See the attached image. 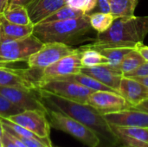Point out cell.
<instances>
[{
  "instance_id": "obj_1",
  "label": "cell",
  "mask_w": 148,
  "mask_h": 147,
  "mask_svg": "<svg viewBox=\"0 0 148 147\" xmlns=\"http://www.w3.org/2000/svg\"><path fill=\"white\" fill-rule=\"evenodd\" d=\"M36 92L46 107L60 111L93 130L104 145L121 146L119 138L113 132L103 114L90 105L68 100L39 88Z\"/></svg>"
},
{
  "instance_id": "obj_2",
  "label": "cell",
  "mask_w": 148,
  "mask_h": 147,
  "mask_svg": "<svg viewBox=\"0 0 148 147\" xmlns=\"http://www.w3.org/2000/svg\"><path fill=\"white\" fill-rule=\"evenodd\" d=\"M148 34V16H123L115 18L111 27L102 33H97L95 41L87 44L93 49L133 48L143 44Z\"/></svg>"
},
{
  "instance_id": "obj_3",
  "label": "cell",
  "mask_w": 148,
  "mask_h": 147,
  "mask_svg": "<svg viewBox=\"0 0 148 147\" xmlns=\"http://www.w3.org/2000/svg\"><path fill=\"white\" fill-rule=\"evenodd\" d=\"M89 23L88 14L64 21L35 24L33 35L42 43L62 42L69 46L84 42H94L96 36Z\"/></svg>"
},
{
  "instance_id": "obj_4",
  "label": "cell",
  "mask_w": 148,
  "mask_h": 147,
  "mask_svg": "<svg viewBox=\"0 0 148 147\" xmlns=\"http://www.w3.org/2000/svg\"><path fill=\"white\" fill-rule=\"evenodd\" d=\"M46 115L50 127L69 134L87 146L98 147L101 145V138L93 130L69 115L49 107Z\"/></svg>"
},
{
  "instance_id": "obj_5",
  "label": "cell",
  "mask_w": 148,
  "mask_h": 147,
  "mask_svg": "<svg viewBox=\"0 0 148 147\" xmlns=\"http://www.w3.org/2000/svg\"><path fill=\"white\" fill-rule=\"evenodd\" d=\"M42 42L33 34L22 39H3L0 37V56L13 62H27Z\"/></svg>"
},
{
  "instance_id": "obj_6",
  "label": "cell",
  "mask_w": 148,
  "mask_h": 147,
  "mask_svg": "<svg viewBox=\"0 0 148 147\" xmlns=\"http://www.w3.org/2000/svg\"><path fill=\"white\" fill-rule=\"evenodd\" d=\"M78 50L73 46L62 42H44L42 47L27 60V66L31 70H42L60 59Z\"/></svg>"
},
{
  "instance_id": "obj_7",
  "label": "cell",
  "mask_w": 148,
  "mask_h": 147,
  "mask_svg": "<svg viewBox=\"0 0 148 147\" xmlns=\"http://www.w3.org/2000/svg\"><path fill=\"white\" fill-rule=\"evenodd\" d=\"M38 88L65 99L85 104H87L89 95L94 92L75 81L57 79L40 81H38Z\"/></svg>"
},
{
  "instance_id": "obj_8",
  "label": "cell",
  "mask_w": 148,
  "mask_h": 147,
  "mask_svg": "<svg viewBox=\"0 0 148 147\" xmlns=\"http://www.w3.org/2000/svg\"><path fill=\"white\" fill-rule=\"evenodd\" d=\"M42 139H50V126L45 112L26 110L7 118Z\"/></svg>"
},
{
  "instance_id": "obj_9",
  "label": "cell",
  "mask_w": 148,
  "mask_h": 147,
  "mask_svg": "<svg viewBox=\"0 0 148 147\" xmlns=\"http://www.w3.org/2000/svg\"><path fill=\"white\" fill-rule=\"evenodd\" d=\"M36 91L37 90L34 91L21 88L0 86V94L23 111L36 110L46 113L47 107L40 100Z\"/></svg>"
},
{
  "instance_id": "obj_10",
  "label": "cell",
  "mask_w": 148,
  "mask_h": 147,
  "mask_svg": "<svg viewBox=\"0 0 148 147\" xmlns=\"http://www.w3.org/2000/svg\"><path fill=\"white\" fill-rule=\"evenodd\" d=\"M82 68L81 63L80 49L71 55L64 56L52 65L41 70V75L39 81L59 79L69 75L81 72Z\"/></svg>"
},
{
  "instance_id": "obj_11",
  "label": "cell",
  "mask_w": 148,
  "mask_h": 147,
  "mask_svg": "<svg viewBox=\"0 0 148 147\" xmlns=\"http://www.w3.org/2000/svg\"><path fill=\"white\" fill-rule=\"evenodd\" d=\"M87 104L95 108L101 114L131 107L127 101L114 91H94L89 95Z\"/></svg>"
},
{
  "instance_id": "obj_12",
  "label": "cell",
  "mask_w": 148,
  "mask_h": 147,
  "mask_svg": "<svg viewBox=\"0 0 148 147\" xmlns=\"http://www.w3.org/2000/svg\"><path fill=\"white\" fill-rule=\"evenodd\" d=\"M0 86L21 88L29 90L38 89V79L29 70L0 67Z\"/></svg>"
},
{
  "instance_id": "obj_13",
  "label": "cell",
  "mask_w": 148,
  "mask_h": 147,
  "mask_svg": "<svg viewBox=\"0 0 148 147\" xmlns=\"http://www.w3.org/2000/svg\"><path fill=\"white\" fill-rule=\"evenodd\" d=\"M109 125L148 128V113L134 107L103 114Z\"/></svg>"
},
{
  "instance_id": "obj_14",
  "label": "cell",
  "mask_w": 148,
  "mask_h": 147,
  "mask_svg": "<svg viewBox=\"0 0 148 147\" xmlns=\"http://www.w3.org/2000/svg\"><path fill=\"white\" fill-rule=\"evenodd\" d=\"M118 93L127 101L131 107L148 99V87L135 78L123 76Z\"/></svg>"
},
{
  "instance_id": "obj_15",
  "label": "cell",
  "mask_w": 148,
  "mask_h": 147,
  "mask_svg": "<svg viewBox=\"0 0 148 147\" xmlns=\"http://www.w3.org/2000/svg\"><path fill=\"white\" fill-rule=\"evenodd\" d=\"M81 72L95 78L117 93L121 80L123 77V75L121 72L108 64H102L91 68H82Z\"/></svg>"
},
{
  "instance_id": "obj_16",
  "label": "cell",
  "mask_w": 148,
  "mask_h": 147,
  "mask_svg": "<svg viewBox=\"0 0 148 147\" xmlns=\"http://www.w3.org/2000/svg\"><path fill=\"white\" fill-rule=\"evenodd\" d=\"M66 4V0H36L26 8L30 20L35 25L40 23Z\"/></svg>"
},
{
  "instance_id": "obj_17",
  "label": "cell",
  "mask_w": 148,
  "mask_h": 147,
  "mask_svg": "<svg viewBox=\"0 0 148 147\" xmlns=\"http://www.w3.org/2000/svg\"><path fill=\"white\" fill-rule=\"evenodd\" d=\"M34 24L20 25L8 21L0 15V37L3 39H22L33 34Z\"/></svg>"
},
{
  "instance_id": "obj_18",
  "label": "cell",
  "mask_w": 148,
  "mask_h": 147,
  "mask_svg": "<svg viewBox=\"0 0 148 147\" xmlns=\"http://www.w3.org/2000/svg\"><path fill=\"white\" fill-rule=\"evenodd\" d=\"M3 16L10 22L20 25H28L33 24L29 16L28 10L25 6L16 4V3H9L8 7L3 13Z\"/></svg>"
},
{
  "instance_id": "obj_19",
  "label": "cell",
  "mask_w": 148,
  "mask_h": 147,
  "mask_svg": "<svg viewBox=\"0 0 148 147\" xmlns=\"http://www.w3.org/2000/svg\"><path fill=\"white\" fill-rule=\"evenodd\" d=\"M54 80H56V79H54ZM57 80H68V81H75V82L91 89L92 91H114L112 88H108V86L98 81L95 78L86 75V74H83L82 72L73 74V75H69L59 78Z\"/></svg>"
},
{
  "instance_id": "obj_20",
  "label": "cell",
  "mask_w": 148,
  "mask_h": 147,
  "mask_svg": "<svg viewBox=\"0 0 148 147\" xmlns=\"http://www.w3.org/2000/svg\"><path fill=\"white\" fill-rule=\"evenodd\" d=\"M79 49L82 68H91L98 65L108 64V60L97 49L88 47L87 45L80 47Z\"/></svg>"
},
{
  "instance_id": "obj_21",
  "label": "cell",
  "mask_w": 148,
  "mask_h": 147,
  "mask_svg": "<svg viewBox=\"0 0 148 147\" xmlns=\"http://www.w3.org/2000/svg\"><path fill=\"white\" fill-rule=\"evenodd\" d=\"M111 14L115 17L134 16L138 0H108Z\"/></svg>"
},
{
  "instance_id": "obj_22",
  "label": "cell",
  "mask_w": 148,
  "mask_h": 147,
  "mask_svg": "<svg viewBox=\"0 0 148 147\" xmlns=\"http://www.w3.org/2000/svg\"><path fill=\"white\" fill-rule=\"evenodd\" d=\"M88 17L90 25L96 33H102L108 30L115 20V17L111 13L100 11L89 13Z\"/></svg>"
},
{
  "instance_id": "obj_23",
  "label": "cell",
  "mask_w": 148,
  "mask_h": 147,
  "mask_svg": "<svg viewBox=\"0 0 148 147\" xmlns=\"http://www.w3.org/2000/svg\"><path fill=\"white\" fill-rule=\"evenodd\" d=\"M145 62L146 61L144 60V58L135 49L131 50L129 53H127L126 55V56L124 57V59L122 60L121 64L116 68L124 76L127 74L134 72V70H136Z\"/></svg>"
},
{
  "instance_id": "obj_24",
  "label": "cell",
  "mask_w": 148,
  "mask_h": 147,
  "mask_svg": "<svg viewBox=\"0 0 148 147\" xmlns=\"http://www.w3.org/2000/svg\"><path fill=\"white\" fill-rule=\"evenodd\" d=\"M111 129L116 135H125L133 139L148 146V128L145 127H127L110 125Z\"/></svg>"
},
{
  "instance_id": "obj_25",
  "label": "cell",
  "mask_w": 148,
  "mask_h": 147,
  "mask_svg": "<svg viewBox=\"0 0 148 147\" xmlns=\"http://www.w3.org/2000/svg\"><path fill=\"white\" fill-rule=\"evenodd\" d=\"M97 49L103 56H105V58L108 60V64L109 66L116 68L121 64L126 55L129 53L131 50L135 49L117 47V48H103V49Z\"/></svg>"
},
{
  "instance_id": "obj_26",
  "label": "cell",
  "mask_w": 148,
  "mask_h": 147,
  "mask_svg": "<svg viewBox=\"0 0 148 147\" xmlns=\"http://www.w3.org/2000/svg\"><path fill=\"white\" fill-rule=\"evenodd\" d=\"M85 15L84 12H82L80 10H76L75 8H72L69 5H64L62 8L58 9L56 11H55L53 14H51L49 16H48L46 19H44L41 23H50V22H58V21H64L68 19L72 18H77L82 16Z\"/></svg>"
},
{
  "instance_id": "obj_27",
  "label": "cell",
  "mask_w": 148,
  "mask_h": 147,
  "mask_svg": "<svg viewBox=\"0 0 148 147\" xmlns=\"http://www.w3.org/2000/svg\"><path fill=\"white\" fill-rule=\"evenodd\" d=\"M23 112V109L16 107L6 97L0 94V117L9 118Z\"/></svg>"
},
{
  "instance_id": "obj_28",
  "label": "cell",
  "mask_w": 148,
  "mask_h": 147,
  "mask_svg": "<svg viewBox=\"0 0 148 147\" xmlns=\"http://www.w3.org/2000/svg\"><path fill=\"white\" fill-rule=\"evenodd\" d=\"M67 5L80 10L85 14H89L95 10L97 0H66Z\"/></svg>"
},
{
  "instance_id": "obj_29",
  "label": "cell",
  "mask_w": 148,
  "mask_h": 147,
  "mask_svg": "<svg viewBox=\"0 0 148 147\" xmlns=\"http://www.w3.org/2000/svg\"><path fill=\"white\" fill-rule=\"evenodd\" d=\"M124 76L132 77V78H143V77H148V62H143L136 70L134 72L127 74Z\"/></svg>"
},
{
  "instance_id": "obj_30",
  "label": "cell",
  "mask_w": 148,
  "mask_h": 147,
  "mask_svg": "<svg viewBox=\"0 0 148 147\" xmlns=\"http://www.w3.org/2000/svg\"><path fill=\"white\" fill-rule=\"evenodd\" d=\"M95 9H97V11L100 12L111 13L108 0H97V5Z\"/></svg>"
},
{
  "instance_id": "obj_31",
  "label": "cell",
  "mask_w": 148,
  "mask_h": 147,
  "mask_svg": "<svg viewBox=\"0 0 148 147\" xmlns=\"http://www.w3.org/2000/svg\"><path fill=\"white\" fill-rule=\"evenodd\" d=\"M2 143H3V147H17L16 145L12 141V139L9 137L8 133L3 130V134L1 139Z\"/></svg>"
},
{
  "instance_id": "obj_32",
  "label": "cell",
  "mask_w": 148,
  "mask_h": 147,
  "mask_svg": "<svg viewBox=\"0 0 148 147\" xmlns=\"http://www.w3.org/2000/svg\"><path fill=\"white\" fill-rule=\"evenodd\" d=\"M136 49L141 55V56L144 58V60L146 62H148V46H145V45L141 44V45L138 46L136 48Z\"/></svg>"
},
{
  "instance_id": "obj_33",
  "label": "cell",
  "mask_w": 148,
  "mask_h": 147,
  "mask_svg": "<svg viewBox=\"0 0 148 147\" xmlns=\"http://www.w3.org/2000/svg\"><path fill=\"white\" fill-rule=\"evenodd\" d=\"M134 108H136L138 110H141V111H144V112H147L148 113V99L141 101L140 103H139L138 105L133 107Z\"/></svg>"
},
{
  "instance_id": "obj_34",
  "label": "cell",
  "mask_w": 148,
  "mask_h": 147,
  "mask_svg": "<svg viewBox=\"0 0 148 147\" xmlns=\"http://www.w3.org/2000/svg\"><path fill=\"white\" fill-rule=\"evenodd\" d=\"M36 0H11L10 3H16V4H20L23 5L25 7L29 6L31 3H33Z\"/></svg>"
},
{
  "instance_id": "obj_35",
  "label": "cell",
  "mask_w": 148,
  "mask_h": 147,
  "mask_svg": "<svg viewBox=\"0 0 148 147\" xmlns=\"http://www.w3.org/2000/svg\"><path fill=\"white\" fill-rule=\"evenodd\" d=\"M13 63H16V62H10V61L6 60V59H4V58L0 56V67H10Z\"/></svg>"
},
{
  "instance_id": "obj_36",
  "label": "cell",
  "mask_w": 148,
  "mask_h": 147,
  "mask_svg": "<svg viewBox=\"0 0 148 147\" xmlns=\"http://www.w3.org/2000/svg\"><path fill=\"white\" fill-rule=\"evenodd\" d=\"M9 5V0H0V15L3 13Z\"/></svg>"
},
{
  "instance_id": "obj_37",
  "label": "cell",
  "mask_w": 148,
  "mask_h": 147,
  "mask_svg": "<svg viewBox=\"0 0 148 147\" xmlns=\"http://www.w3.org/2000/svg\"><path fill=\"white\" fill-rule=\"evenodd\" d=\"M136 80L140 81V82H142L143 84H145L146 86L148 87V77H143V78H135Z\"/></svg>"
},
{
  "instance_id": "obj_38",
  "label": "cell",
  "mask_w": 148,
  "mask_h": 147,
  "mask_svg": "<svg viewBox=\"0 0 148 147\" xmlns=\"http://www.w3.org/2000/svg\"><path fill=\"white\" fill-rule=\"evenodd\" d=\"M3 126L2 122L0 121V139H1L2 137H3Z\"/></svg>"
},
{
  "instance_id": "obj_39",
  "label": "cell",
  "mask_w": 148,
  "mask_h": 147,
  "mask_svg": "<svg viewBox=\"0 0 148 147\" xmlns=\"http://www.w3.org/2000/svg\"><path fill=\"white\" fill-rule=\"evenodd\" d=\"M100 147V146H98ZM101 147H121V146H106V145H104L103 146H101Z\"/></svg>"
},
{
  "instance_id": "obj_40",
  "label": "cell",
  "mask_w": 148,
  "mask_h": 147,
  "mask_svg": "<svg viewBox=\"0 0 148 147\" xmlns=\"http://www.w3.org/2000/svg\"><path fill=\"white\" fill-rule=\"evenodd\" d=\"M0 147H3V143H2V140L0 139Z\"/></svg>"
},
{
  "instance_id": "obj_41",
  "label": "cell",
  "mask_w": 148,
  "mask_h": 147,
  "mask_svg": "<svg viewBox=\"0 0 148 147\" xmlns=\"http://www.w3.org/2000/svg\"><path fill=\"white\" fill-rule=\"evenodd\" d=\"M10 1H11V0H9V3H10Z\"/></svg>"
},
{
  "instance_id": "obj_42",
  "label": "cell",
  "mask_w": 148,
  "mask_h": 147,
  "mask_svg": "<svg viewBox=\"0 0 148 147\" xmlns=\"http://www.w3.org/2000/svg\"><path fill=\"white\" fill-rule=\"evenodd\" d=\"M53 147H60V146H53Z\"/></svg>"
},
{
  "instance_id": "obj_43",
  "label": "cell",
  "mask_w": 148,
  "mask_h": 147,
  "mask_svg": "<svg viewBox=\"0 0 148 147\" xmlns=\"http://www.w3.org/2000/svg\"><path fill=\"white\" fill-rule=\"evenodd\" d=\"M121 147H123V146H121Z\"/></svg>"
}]
</instances>
